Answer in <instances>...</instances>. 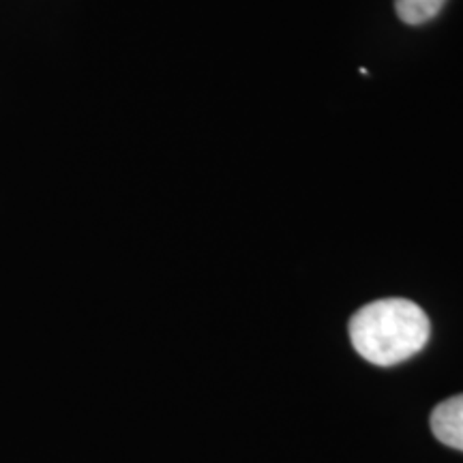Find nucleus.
<instances>
[{
    "label": "nucleus",
    "instance_id": "f03ea898",
    "mask_svg": "<svg viewBox=\"0 0 463 463\" xmlns=\"http://www.w3.org/2000/svg\"><path fill=\"white\" fill-rule=\"evenodd\" d=\"M431 431L442 444L463 450V392L436 405L431 412Z\"/></svg>",
    "mask_w": 463,
    "mask_h": 463
},
{
    "label": "nucleus",
    "instance_id": "f257e3e1",
    "mask_svg": "<svg viewBox=\"0 0 463 463\" xmlns=\"http://www.w3.org/2000/svg\"><path fill=\"white\" fill-rule=\"evenodd\" d=\"M431 335L425 311L412 300L382 298L361 307L350 320V339L364 361L391 367L419 354Z\"/></svg>",
    "mask_w": 463,
    "mask_h": 463
},
{
    "label": "nucleus",
    "instance_id": "7ed1b4c3",
    "mask_svg": "<svg viewBox=\"0 0 463 463\" xmlns=\"http://www.w3.org/2000/svg\"><path fill=\"white\" fill-rule=\"evenodd\" d=\"M447 0H395L399 20L410 26H420L442 11Z\"/></svg>",
    "mask_w": 463,
    "mask_h": 463
}]
</instances>
